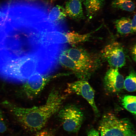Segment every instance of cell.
Listing matches in <instances>:
<instances>
[{
    "mask_svg": "<svg viewBox=\"0 0 136 136\" xmlns=\"http://www.w3.org/2000/svg\"><path fill=\"white\" fill-rule=\"evenodd\" d=\"M40 33L25 8L10 9L0 18V76L23 82L35 72Z\"/></svg>",
    "mask_w": 136,
    "mask_h": 136,
    "instance_id": "6da1fadb",
    "label": "cell"
},
{
    "mask_svg": "<svg viewBox=\"0 0 136 136\" xmlns=\"http://www.w3.org/2000/svg\"><path fill=\"white\" fill-rule=\"evenodd\" d=\"M66 96L57 89H53L44 105L29 108L16 105L13 109L12 115L25 130L37 132L44 127L51 116L58 112Z\"/></svg>",
    "mask_w": 136,
    "mask_h": 136,
    "instance_id": "7a4b0ae2",
    "label": "cell"
},
{
    "mask_svg": "<svg viewBox=\"0 0 136 136\" xmlns=\"http://www.w3.org/2000/svg\"><path fill=\"white\" fill-rule=\"evenodd\" d=\"M79 69L81 80L88 81L101 66L100 56L80 47L74 46L63 51Z\"/></svg>",
    "mask_w": 136,
    "mask_h": 136,
    "instance_id": "3957f363",
    "label": "cell"
},
{
    "mask_svg": "<svg viewBox=\"0 0 136 136\" xmlns=\"http://www.w3.org/2000/svg\"><path fill=\"white\" fill-rule=\"evenodd\" d=\"M100 136H128L134 132V126L127 118H120L112 113L102 116L98 127Z\"/></svg>",
    "mask_w": 136,
    "mask_h": 136,
    "instance_id": "277c9868",
    "label": "cell"
},
{
    "mask_svg": "<svg viewBox=\"0 0 136 136\" xmlns=\"http://www.w3.org/2000/svg\"><path fill=\"white\" fill-rule=\"evenodd\" d=\"M58 116L65 131L75 132L79 129L84 117L81 110L76 105H67L58 111Z\"/></svg>",
    "mask_w": 136,
    "mask_h": 136,
    "instance_id": "5b68a950",
    "label": "cell"
},
{
    "mask_svg": "<svg viewBox=\"0 0 136 136\" xmlns=\"http://www.w3.org/2000/svg\"><path fill=\"white\" fill-rule=\"evenodd\" d=\"M59 76H49L47 74L36 73L24 82L20 90L22 95L29 99L35 98L52 80Z\"/></svg>",
    "mask_w": 136,
    "mask_h": 136,
    "instance_id": "8992f818",
    "label": "cell"
},
{
    "mask_svg": "<svg viewBox=\"0 0 136 136\" xmlns=\"http://www.w3.org/2000/svg\"><path fill=\"white\" fill-rule=\"evenodd\" d=\"M101 56L111 67L121 68L126 63V56L124 49L120 43H111L106 45L101 51Z\"/></svg>",
    "mask_w": 136,
    "mask_h": 136,
    "instance_id": "52a82bcc",
    "label": "cell"
},
{
    "mask_svg": "<svg viewBox=\"0 0 136 136\" xmlns=\"http://www.w3.org/2000/svg\"><path fill=\"white\" fill-rule=\"evenodd\" d=\"M66 91L82 96L88 103L95 114L98 115L99 111L95 101L94 91L87 81L79 80L67 84Z\"/></svg>",
    "mask_w": 136,
    "mask_h": 136,
    "instance_id": "ba28073f",
    "label": "cell"
},
{
    "mask_svg": "<svg viewBox=\"0 0 136 136\" xmlns=\"http://www.w3.org/2000/svg\"><path fill=\"white\" fill-rule=\"evenodd\" d=\"M124 79L118 69L111 67L106 72L104 78V84L108 92L116 93L122 91L124 88Z\"/></svg>",
    "mask_w": 136,
    "mask_h": 136,
    "instance_id": "9c48e42d",
    "label": "cell"
},
{
    "mask_svg": "<svg viewBox=\"0 0 136 136\" xmlns=\"http://www.w3.org/2000/svg\"><path fill=\"white\" fill-rule=\"evenodd\" d=\"M40 39L41 44H66L67 37L63 32L57 30L40 31Z\"/></svg>",
    "mask_w": 136,
    "mask_h": 136,
    "instance_id": "30bf717a",
    "label": "cell"
},
{
    "mask_svg": "<svg viewBox=\"0 0 136 136\" xmlns=\"http://www.w3.org/2000/svg\"><path fill=\"white\" fill-rule=\"evenodd\" d=\"M84 0H69L66 3L65 9L67 16L72 19L80 20L85 17L83 11L82 2Z\"/></svg>",
    "mask_w": 136,
    "mask_h": 136,
    "instance_id": "8fae6325",
    "label": "cell"
},
{
    "mask_svg": "<svg viewBox=\"0 0 136 136\" xmlns=\"http://www.w3.org/2000/svg\"><path fill=\"white\" fill-rule=\"evenodd\" d=\"M83 3L87 15L90 19L95 16L101 10L104 6V0H84Z\"/></svg>",
    "mask_w": 136,
    "mask_h": 136,
    "instance_id": "7c38bea8",
    "label": "cell"
},
{
    "mask_svg": "<svg viewBox=\"0 0 136 136\" xmlns=\"http://www.w3.org/2000/svg\"><path fill=\"white\" fill-rule=\"evenodd\" d=\"M58 61L62 66L71 71L77 78L79 76L80 72L79 68L75 62L63 52L59 56Z\"/></svg>",
    "mask_w": 136,
    "mask_h": 136,
    "instance_id": "4fadbf2b",
    "label": "cell"
},
{
    "mask_svg": "<svg viewBox=\"0 0 136 136\" xmlns=\"http://www.w3.org/2000/svg\"><path fill=\"white\" fill-rule=\"evenodd\" d=\"M131 21L129 18L126 17H122L115 21L114 24L117 32L122 35L132 33Z\"/></svg>",
    "mask_w": 136,
    "mask_h": 136,
    "instance_id": "5bb4252c",
    "label": "cell"
},
{
    "mask_svg": "<svg viewBox=\"0 0 136 136\" xmlns=\"http://www.w3.org/2000/svg\"><path fill=\"white\" fill-rule=\"evenodd\" d=\"M92 32L85 34H79L74 31L67 33L66 36L67 42L74 46L78 44L88 40L91 37Z\"/></svg>",
    "mask_w": 136,
    "mask_h": 136,
    "instance_id": "9a60e30c",
    "label": "cell"
},
{
    "mask_svg": "<svg viewBox=\"0 0 136 136\" xmlns=\"http://www.w3.org/2000/svg\"><path fill=\"white\" fill-rule=\"evenodd\" d=\"M112 6L114 8L126 11L132 12L135 8V5L131 0H113Z\"/></svg>",
    "mask_w": 136,
    "mask_h": 136,
    "instance_id": "2e32d148",
    "label": "cell"
},
{
    "mask_svg": "<svg viewBox=\"0 0 136 136\" xmlns=\"http://www.w3.org/2000/svg\"><path fill=\"white\" fill-rule=\"evenodd\" d=\"M122 106L127 111L135 115L136 96L129 95L124 96L121 99Z\"/></svg>",
    "mask_w": 136,
    "mask_h": 136,
    "instance_id": "e0dca14e",
    "label": "cell"
},
{
    "mask_svg": "<svg viewBox=\"0 0 136 136\" xmlns=\"http://www.w3.org/2000/svg\"><path fill=\"white\" fill-rule=\"evenodd\" d=\"M124 88L129 92L135 91L136 89V74L134 71H131L124 80Z\"/></svg>",
    "mask_w": 136,
    "mask_h": 136,
    "instance_id": "ac0fdd59",
    "label": "cell"
},
{
    "mask_svg": "<svg viewBox=\"0 0 136 136\" xmlns=\"http://www.w3.org/2000/svg\"><path fill=\"white\" fill-rule=\"evenodd\" d=\"M7 126L3 115L0 111V133H4L7 130Z\"/></svg>",
    "mask_w": 136,
    "mask_h": 136,
    "instance_id": "d6986e66",
    "label": "cell"
},
{
    "mask_svg": "<svg viewBox=\"0 0 136 136\" xmlns=\"http://www.w3.org/2000/svg\"><path fill=\"white\" fill-rule=\"evenodd\" d=\"M88 136H100L99 132L96 129L92 128L90 130L88 133Z\"/></svg>",
    "mask_w": 136,
    "mask_h": 136,
    "instance_id": "ffe728a7",
    "label": "cell"
},
{
    "mask_svg": "<svg viewBox=\"0 0 136 136\" xmlns=\"http://www.w3.org/2000/svg\"><path fill=\"white\" fill-rule=\"evenodd\" d=\"M136 16L135 14L131 21V27L132 32H136Z\"/></svg>",
    "mask_w": 136,
    "mask_h": 136,
    "instance_id": "44dd1931",
    "label": "cell"
},
{
    "mask_svg": "<svg viewBox=\"0 0 136 136\" xmlns=\"http://www.w3.org/2000/svg\"><path fill=\"white\" fill-rule=\"evenodd\" d=\"M36 136H53L49 132L47 131H42L39 132Z\"/></svg>",
    "mask_w": 136,
    "mask_h": 136,
    "instance_id": "7402d4cb",
    "label": "cell"
},
{
    "mask_svg": "<svg viewBox=\"0 0 136 136\" xmlns=\"http://www.w3.org/2000/svg\"><path fill=\"white\" fill-rule=\"evenodd\" d=\"M131 54L133 60H136V46L135 45L132 48L131 50Z\"/></svg>",
    "mask_w": 136,
    "mask_h": 136,
    "instance_id": "603a6c76",
    "label": "cell"
},
{
    "mask_svg": "<svg viewBox=\"0 0 136 136\" xmlns=\"http://www.w3.org/2000/svg\"><path fill=\"white\" fill-rule=\"evenodd\" d=\"M5 15V13L0 10V18L3 17Z\"/></svg>",
    "mask_w": 136,
    "mask_h": 136,
    "instance_id": "cb8c5ba5",
    "label": "cell"
},
{
    "mask_svg": "<svg viewBox=\"0 0 136 136\" xmlns=\"http://www.w3.org/2000/svg\"><path fill=\"white\" fill-rule=\"evenodd\" d=\"M128 136H136L134 132L129 135Z\"/></svg>",
    "mask_w": 136,
    "mask_h": 136,
    "instance_id": "d4e9b609",
    "label": "cell"
},
{
    "mask_svg": "<svg viewBox=\"0 0 136 136\" xmlns=\"http://www.w3.org/2000/svg\"></svg>",
    "mask_w": 136,
    "mask_h": 136,
    "instance_id": "484cf974",
    "label": "cell"
}]
</instances>
